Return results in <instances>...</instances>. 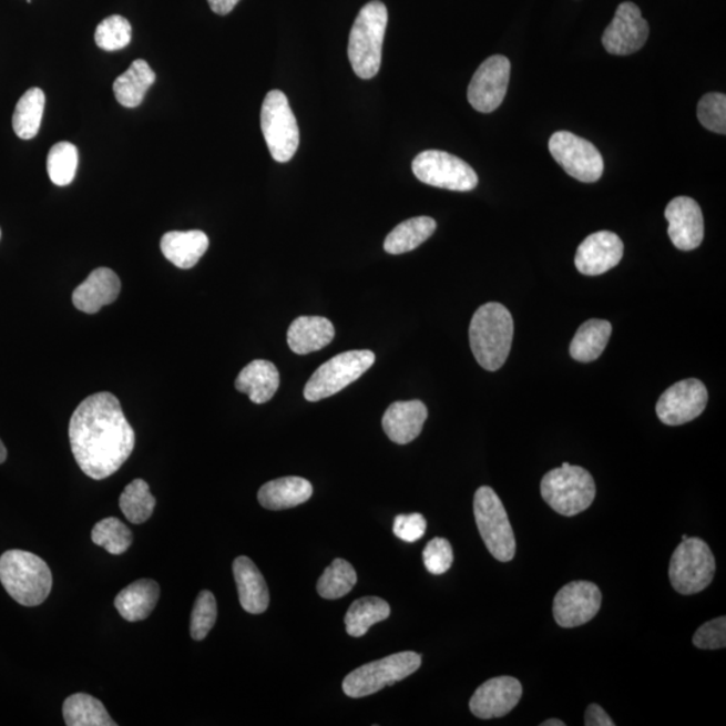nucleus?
<instances>
[{
  "instance_id": "7ed1b4c3",
  "label": "nucleus",
  "mask_w": 726,
  "mask_h": 726,
  "mask_svg": "<svg viewBox=\"0 0 726 726\" xmlns=\"http://www.w3.org/2000/svg\"><path fill=\"white\" fill-rule=\"evenodd\" d=\"M0 583L17 603L35 607L52 592L53 576L45 561L37 554L12 549L0 558Z\"/></svg>"
},
{
  "instance_id": "0eeeda50",
  "label": "nucleus",
  "mask_w": 726,
  "mask_h": 726,
  "mask_svg": "<svg viewBox=\"0 0 726 726\" xmlns=\"http://www.w3.org/2000/svg\"><path fill=\"white\" fill-rule=\"evenodd\" d=\"M716 573V560L710 548L701 539H685L675 549L668 577L681 595H694L708 589Z\"/></svg>"
},
{
  "instance_id": "c85d7f7f",
  "label": "nucleus",
  "mask_w": 726,
  "mask_h": 726,
  "mask_svg": "<svg viewBox=\"0 0 726 726\" xmlns=\"http://www.w3.org/2000/svg\"><path fill=\"white\" fill-rule=\"evenodd\" d=\"M612 334L610 321L602 319L586 320L573 337L570 352L574 361L589 364L603 355Z\"/></svg>"
},
{
  "instance_id": "aec40b11",
  "label": "nucleus",
  "mask_w": 726,
  "mask_h": 726,
  "mask_svg": "<svg viewBox=\"0 0 726 726\" xmlns=\"http://www.w3.org/2000/svg\"><path fill=\"white\" fill-rule=\"evenodd\" d=\"M428 418L426 403L420 400L391 403L382 418V428L396 444H408L418 439Z\"/></svg>"
},
{
  "instance_id": "09e8293b",
  "label": "nucleus",
  "mask_w": 726,
  "mask_h": 726,
  "mask_svg": "<svg viewBox=\"0 0 726 726\" xmlns=\"http://www.w3.org/2000/svg\"><path fill=\"white\" fill-rule=\"evenodd\" d=\"M0 238H2V231H0Z\"/></svg>"
},
{
  "instance_id": "c03bdc74",
  "label": "nucleus",
  "mask_w": 726,
  "mask_h": 726,
  "mask_svg": "<svg viewBox=\"0 0 726 726\" xmlns=\"http://www.w3.org/2000/svg\"><path fill=\"white\" fill-rule=\"evenodd\" d=\"M585 725L586 726H615V723L612 722V718L605 713L602 706L592 704L589 706V709L585 712Z\"/></svg>"
},
{
  "instance_id": "4be33fe9",
  "label": "nucleus",
  "mask_w": 726,
  "mask_h": 726,
  "mask_svg": "<svg viewBox=\"0 0 726 726\" xmlns=\"http://www.w3.org/2000/svg\"><path fill=\"white\" fill-rule=\"evenodd\" d=\"M239 604L248 614L260 615L269 607L267 583L254 561L239 555L233 563Z\"/></svg>"
},
{
  "instance_id": "473e14b6",
  "label": "nucleus",
  "mask_w": 726,
  "mask_h": 726,
  "mask_svg": "<svg viewBox=\"0 0 726 726\" xmlns=\"http://www.w3.org/2000/svg\"><path fill=\"white\" fill-rule=\"evenodd\" d=\"M390 616V605L385 600L368 596L356 600L345 616L347 634L359 637L368 633L372 624Z\"/></svg>"
},
{
  "instance_id": "2f4dec72",
  "label": "nucleus",
  "mask_w": 726,
  "mask_h": 726,
  "mask_svg": "<svg viewBox=\"0 0 726 726\" xmlns=\"http://www.w3.org/2000/svg\"><path fill=\"white\" fill-rule=\"evenodd\" d=\"M45 103V93L40 88H31L19 99L14 116H12V129L19 137L29 141L38 135Z\"/></svg>"
},
{
  "instance_id": "ea45409f",
  "label": "nucleus",
  "mask_w": 726,
  "mask_h": 726,
  "mask_svg": "<svg viewBox=\"0 0 726 726\" xmlns=\"http://www.w3.org/2000/svg\"><path fill=\"white\" fill-rule=\"evenodd\" d=\"M699 123L706 130L725 135L726 132V96L724 93H708L699 100L697 109Z\"/></svg>"
},
{
  "instance_id": "412c9836",
  "label": "nucleus",
  "mask_w": 726,
  "mask_h": 726,
  "mask_svg": "<svg viewBox=\"0 0 726 726\" xmlns=\"http://www.w3.org/2000/svg\"><path fill=\"white\" fill-rule=\"evenodd\" d=\"M122 289L119 276L110 268H98L73 293V305L85 314H96L116 301Z\"/></svg>"
},
{
  "instance_id": "393cba45",
  "label": "nucleus",
  "mask_w": 726,
  "mask_h": 726,
  "mask_svg": "<svg viewBox=\"0 0 726 726\" xmlns=\"http://www.w3.org/2000/svg\"><path fill=\"white\" fill-rule=\"evenodd\" d=\"M160 596L161 589L156 581L142 579L119 593L115 599V607L124 621L142 622L153 614Z\"/></svg>"
},
{
  "instance_id": "a19ab883",
  "label": "nucleus",
  "mask_w": 726,
  "mask_h": 726,
  "mask_svg": "<svg viewBox=\"0 0 726 726\" xmlns=\"http://www.w3.org/2000/svg\"><path fill=\"white\" fill-rule=\"evenodd\" d=\"M422 560L427 571L432 574H443L450 571L453 563V552L450 541L446 539H433L428 542V545L422 553Z\"/></svg>"
},
{
  "instance_id": "9d476101",
  "label": "nucleus",
  "mask_w": 726,
  "mask_h": 726,
  "mask_svg": "<svg viewBox=\"0 0 726 726\" xmlns=\"http://www.w3.org/2000/svg\"><path fill=\"white\" fill-rule=\"evenodd\" d=\"M262 131L274 160L287 163L299 149V125L282 91H270L262 106Z\"/></svg>"
},
{
  "instance_id": "b1692460",
  "label": "nucleus",
  "mask_w": 726,
  "mask_h": 726,
  "mask_svg": "<svg viewBox=\"0 0 726 726\" xmlns=\"http://www.w3.org/2000/svg\"><path fill=\"white\" fill-rule=\"evenodd\" d=\"M209 248V237L201 231L168 232L161 239L164 257L175 267L191 269Z\"/></svg>"
},
{
  "instance_id": "7c9ffc66",
  "label": "nucleus",
  "mask_w": 726,
  "mask_h": 726,
  "mask_svg": "<svg viewBox=\"0 0 726 726\" xmlns=\"http://www.w3.org/2000/svg\"><path fill=\"white\" fill-rule=\"evenodd\" d=\"M68 726H116L101 701L90 694L78 693L65 699L62 706Z\"/></svg>"
},
{
  "instance_id": "ddd939ff",
  "label": "nucleus",
  "mask_w": 726,
  "mask_h": 726,
  "mask_svg": "<svg viewBox=\"0 0 726 726\" xmlns=\"http://www.w3.org/2000/svg\"><path fill=\"white\" fill-rule=\"evenodd\" d=\"M708 406V390L696 378L668 388L656 402V415L663 425L675 427L697 419Z\"/></svg>"
},
{
  "instance_id": "dca6fc26",
  "label": "nucleus",
  "mask_w": 726,
  "mask_h": 726,
  "mask_svg": "<svg viewBox=\"0 0 726 726\" xmlns=\"http://www.w3.org/2000/svg\"><path fill=\"white\" fill-rule=\"evenodd\" d=\"M648 23L635 3L618 4L614 19L605 29L602 42L610 54L628 55L646 45Z\"/></svg>"
},
{
  "instance_id": "f8f14e48",
  "label": "nucleus",
  "mask_w": 726,
  "mask_h": 726,
  "mask_svg": "<svg viewBox=\"0 0 726 726\" xmlns=\"http://www.w3.org/2000/svg\"><path fill=\"white\" fill-rule=\"evenodd\" d=\"M549 151L572 178L584 183H593L602 178L603 156L586 139L567 131L555 132L549 141Z\"/></svg>"
},
{
  "instance_id": "39448f33",
  "label": "nucleus",
  "mask_w": 726,
  "mask_h": 726,
  "mask_svg": "<svg viewBox=\"0 0 726 726\" xmlns=\"http://www.w3.org/2000/svg\"><path fill=\"white\" fill-rule=\"evenodd\" d=\"M541 495L555 513L574 517L595 501L596 484L583 467L564 463L542 478Z\"/></svg>"
},
{
  "instance_id": "a211bd4d",
  "label": "nucleus",
  "mask_w": 726,
  "mask_h": 726,
  "mask_svg": "<svg viewBox=\"0 0 726 726\" xmlns=\"http://www.w3.org/2000/svg\"><path fill=\"white\" fill-rule=\"evenodd\" d=\"M623 254L621 237L607 231L596 232L580 244L574 264L580 274L599 276L615 268L622 262Z\"/></svg>"
},
{
  "instance_id": "49530a36",
  "label": "nucleus",
  "mask_w": 726,
  "mask_h": 726,
  "mask_svg": "<svg viewBox=\"0 0 726 726\" xmlns=\"http://www.w3.org/2000/svg\"><path fill=\"white\" fill-rule=\"evenodd\" d=\"M6 459H8V450H6L3 441L0 440V464L4 463Z\"/></svg>"
},
{
  "instance_id": "6e6552de",
  "label": "nucleus",
  "mask_w": 726,
  "mask_h": 726,
  "mask_svg": "<svg viewBox=\"0 0 726 726\" xmlns=\"http://www.w3.org/2000/svg\"><path fill=\"white\" fill-rule=\"evenodd\" d=\"M421 656L413 652L397 653L356 668L344 681V692L351 698L368 697L418 672Z\"/></svg>"
},
{
  "instance_id": "20e7f679",
  "label": "nucleus",
  "mask_w": 726,
  "mask_h": 726,
  "mask_svg": "<svg viewBox=\"0 0 726 726\" xmlns=\"http://www.w3.org/2000/svg\"><path fill=\"white\" fill-rule=\"evenodd\" d=\"M388 9L380 0L365 4L352 24L349 60L359 79L370 80L380 72Z\"/></svg>"
},
{
  "instance_id": "4c0bfd02",
  "label": "nucleus",
  "mask_w": 726,
  "mask_h": 726,
  "mask_svg": "<svg viewBox=\"0 0 726 726\" xmlns=\"http://www.w3.org/2000/svg\"><path fill=\"white\" fill-rule=\"evenodd\" d=\"M132 40V28L129 19L122 16L105 18L94 33V41L100 49L106 52H116L130 45Z\"/></svg>"
},
{
  "instance_id": "79ce46f5",
  "label": "nucleus",
  "mask_w": 726,
  "mask_h": 726,
  "mask_svg": "<svg viewBox=\"0 0 726 726\" xmlns=\"http://www.w3.org/2000/svg\"><path fill=\"white\" fill-rule=\"evenodd\" d=\"M693 645L701 650H719L726 645V618L725 616L713 618V621L701 626L693 636Z\"/></svg>"
},
{
  "instance_id": "bb28decb",
  "label": "nucleus",
  "mask_w": 726,
  "mask_h": 726,
  "mask_svg": "<svg viewBox=\"0 0 726 726\" xmlns=\"http://www.w3.org/2000/svg\"><path fill=\"white\" fill-rule=\"evenodd\" d=\"M236 389L249 396L252 402L265 403L280 387V375L273 362L256 359L239 372Z\"/></svg>"
},
{
  "instance_id": "a18cd8bd",
  "label": "nucleus",
  "mask_w": 726,
  "mask_h": 726,
  "mask_svg": "<svg viewBox=\"0 0 726 726\" xmlns=\"http://www.w3.org/2000/svg\"><path fill=\"white\" fill-rule=\"evenodd\" d=\"M211 9L218 16H226L236 8L239 0H207Z\"/></svg>"
},
{
  "instance_id": "f03ea898",
  "label": "nucleus",
  "mask_w": 726,
  "mask_h": 726,
  "mask_svg": "<svg viewBox=\"0 0 726 726\" xmlns=\"http://www.w3.org/2000/svg\"><path fill=\"white\" fill-rule=\"evenodd\" d=\"M514 320L501 303H485L473 314L470 346L479 365L489 371L501 369L510 355Z\"/></svg>"
},
{
  "instance_id": "37998d69",
  "label": "nucleus",
  "mask_w": 726,
  "mask_h": 726,
  "mask_svg": "<svg viewBox=\"0 0 726 726\" xmlns=\"http://www.w3.org/2000/svg\"><path fill=\"white\" fill-rule=\"evenodd\" d=\"M427 532V521L421 514L397 515L393 523V533L397 539L406 542H416Z\"/></svg>"
},
{
  "instance_id": "2eb2a0df",
  "label": "nucleus",
  "mask_w": 726,
  "mask_h": 726,
  "mask_svg": "<svg viewBox=\"0 0 726 726\" xmlns=\"http://www.w3.org/2000/svg\"><path fill=\"white\" fill-rule=\"evenodd\" d=\"M511 65L504 55H492L478 68L470 82L469 96L473 110L491 113L507 96Z\"/></svg>"
},
{
  "instance_id": "de8ad7c7",
  "label": "nucleus",
  "mask_w": 726,
  "mask_h": 726,
  "mask_svg": "<svg viewBox=\"0 0 726 726\" xmlns=\"http://www.w3.org/2000/svg\"><path fill=\"white\" fill-rule=\"evenodd\" d=\"M541 726H565V723L561 722V719L552 718L548 719L545 723H542Z\"/></svg>"
},
{
  "instance_id": "a878e982",
  "label": "nucleus",
  "mask_w": 726,
  "mask_h": 726,
  "mask_svg": "<svg viewBox=\"0 0 726 726\" xmlns=\"http://www.w3.org/2000/svg\"><path fill=\"white\" fill-rule=\"evenodd\" d=\"M257 497L264 509L275 511L293 509L313 497V484L299 477L275 479L265 483L258 490Z\"/></svg>"
},
{
  "instance_id": "c9c22d12",
  "label": "nucleus",
  "mask_w": 726,
  "mask_h": 726,
  "mask_svg": "<svg viewBox=\"0 0 726 726\" xmlns=\"http://www.w3.org/2000/svg\"><path fill=\"white\" fill-rule=\"evenodd\" d=\"M79 167V150L74 144L60 142L48 155V174L57 186H68L74 180Z\"/></svg>"
},
{
  "instance_id": "72a5a7b5",
  "label": "nucleus",
  "mask_w": 726,
  "mask_h": 726,
  "mask_svg": "<svg viewBox=\"0 0 726 726\" xmlns=\"http://www.w3.org/2000/svg\"><path fill=\"white\" fill-rule=\"evenodd\" d=\"M156 501L151 494L150 485L143 479H135L120 495V510L131 523L142 525L153 515Z\"/></svg>"
},
{
  "instance_id": "58836bf2",
  "label": "nucleus",
  "mask_w": 726,
  "mask_h": 726,
  "mask_svg": "<svg viewBox=\"0 0 726 726\" xmlns=\"http://www.w3.org/2000/svg\"><path fill=\"white\" fill-rule=\"evenodd\" d=\"M217 621V602L213 593L202 591L195 600L191 618V634L194 641H204Z\"/></svg>"
},
{
  "instance_id": "1a4fd4ad",
  "label": "nucleus",
  "mask_w": 726,
  "mask_h": 726,
  "mask_svg": "<svg viewBox=\"0 0 726 726\" xmlns=\"http://www.w3.org/2000/svg\"><path fill=\"white\" fill-rule=\"evenodd\" d=\"M376 362L370 350L340 352L314 372L305 388V399L317 402L328 399L361 378Z\"/></svg>"
},
{
  "instance_id": "5701e85b",
  "label": "nucleus",
  "mask_w": 726,
  "mask_h": 726,
  "mask_svg": "<svg viewBox=\"0 0 726 726\" xmlns=\"http://www.w3.org/2000/svg\"><path fill=\"white\" fill-rule=\"evenodd\" d=\"M334 337L336 328L330 320L321 317L296 318L287 333L289 349L299 356L324 349L333 342Z\"/></svg>"
},
{
  "instance_id": "f257e3e1",
  "label": "nucleus",
  "mask_w": 726,
  "mask_h": 726,
  "mask_svg": "<svg viewBox=\"0 0 726 726\" xmlns=\"http://www.w3.org/2000/svg\"><path fill=\"white\" fill-rule=\"evenodd\" d=\"M69 440L81 471L94 481H103L127 462L136 439L116 396L101 391L75 408L69 422Z\"/></svg>"
},
{
  "instance_id": "cd10ccee",
  "label": "nucleus",
  "mask_w": 726,
  "mask_h": 726,
  "mask_svg": "<svg viewBox=\"0 0 726 726\" xmlns=\"http://www.w3.org/2000/svg\"><path fill=\"white\" fill-rule=\"evenodd\" d=\"M156 74L144 60H135L122 75L113 82V93L125 109H136L143 103L145 93L154 85Z\"/></svg>"
},
{
  "instance_id": "423d86ee",
  "label": "nucleus",
  "mask_w": 726,
  "mask_h": 726,
  "mask_svg": "<svg viewBox=\"0 0 726 726\" xmlns=\"http://www.w3.org/2000/svg\"><path fill=\"white\" fill-rule=\"evenodd\" d=\"M473 514L479 533L492 558L501 563L513 560L517 548L513 528L501 498L489 485H483L476 492Z\"/></svg>"
},
{
  "instance_id": "f3484780",
  "label": "nucleus",
  "mask_w": 726,
  "mask_h": 726,
  "mask_svg": "<svg viewBox=\"0 0 726 726\" xmlns=\"http://www.w3.org/2000/svg\"><path fill=\"white\" fill-rule=\"evenodd\" d=\"M521 682L513 677H497L479 686L470 699L473 716L482 719L501 718L520 704Z\"/></svg>"
},
{
  "instance_id": "4468645a",
  "label": "nucleus",
  "mask_w": 726,
  "mask_h": 726,
  "mask_svg": "<svg viewBox=\"0 0 726 726\" xmlns=\"http://www.w3.org/2000/svg\"><path fill=\"white\" fill-rule=\"evenodd\" d=\"M602 592L590 581H572L558 592L553 615L560 627L573 628L592 621L602 607Z\"/></svg>"
},
{
  "instance_id": "e433bc0d",
  "label": "nucleus",
  "mask_w": 726,
  "mask_h": 726,
  "mask_svg": "<svg viewBox=\"0 0 726 726\" xmlns=\"http://www.w3.org/2000/svg\"><path fill=\"white\" fill-rule=\"evenodd\" d=\"M92 541L98 546L104 548L106 552L119 555L129 551L134 542V534L117 518L110 517L94 525Z\"/></svg>"
},
{
  "instance_id": "9b49d317",
  "label": "nucleus",
  "mask_w": 726,
  "mask_h": 726,
  "mask_svg": "<svg viewBox=\"0 0 726 726\" xmlns=\"http://www.w3.org/2000/svg\"><path fill=\"white\" fill-rule=\"evenodd\" d=\"M412 170L420 182L446 191L471 192L478 186L476 170L446 151H422L415 157Z\"/></svg>"
},
{
  "instance_id": "f704fd0d",
  "label": "nucleus",
  "mask_w": 726,
  "mask_h": 726,
  "mask_svg": "<svg viewBox=\"0 0 726 726\" xmlns=\"http://www.w3.org/2000/svg\"><path fill=\"white\" fill-rule=\"evenodd\" d=\"M357 584V573L346 560L337 559L326 567L318 581L317 590L321 597L336 600L347 595Z\"/></svg>"
},
{
  "instance_id": "6ab92c4d",
  "label": "nucleus",
  "mask_w": 726,
  "mask_h": 726,
  "mask_svg": "<svg viewBox=\"0 0 726 726\" xmlns=\"http://www.w3.org/2000/svg\"><path fill=\"white\" fill-rule=\"evenodd\" d=\"M668 236L675 248L693 250L703 244L704 217L696 201L689 197L674 198L667 205Z\"/></svg>"
},
{
  "instance_id": "c756f323",
  "label": "nucleus",
  "mask_w": 726,
  "mask_h": 726,
  "mask_svg": "<svg viewBox=\"0 0 726 726\" xmlns=\"http://www.w3.org/2000/svg\"><path fill=\"white\" fill-rule=\"evenodd\" d=\"M436 221L431 217H415L403 221L385 238L384 249L389 255H402L419 248L436 231Z\"/></svg>"
}]
</instances>
